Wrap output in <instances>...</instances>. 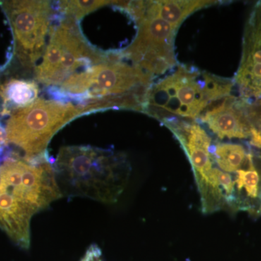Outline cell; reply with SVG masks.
<instances>
[{
	"instance_id": "8fae6325",
	"label": "cell",
	"mask_w": 261,
	"mask_h": 261,
	"mask_svg": "<svg viewBox=\"0 0 261 261\" xmlns=\"http://www.w3.org/2000/svg\"><path fill=\"white\" fill-rule=\"evenodd\" d=\"M249 102L231 94L211 105L197 122L205 125L221 140H250L252 126Z\"/></svg>"
},
{
	"instance_id": "6da1fadb",
	"label": "cell",
	"mask_w": 261,
	"mask_h": 261,
	"mask_svg": "<svg viewBox=\"0 0 261 261\" xmlns=\"http://www.w3.org/2000/svg\"><path fill=\"white\" fill-rule=\"evenodd\" d=\"M62 197L47 154L27 159L0 152V228L19 246L30 247L33 216Z\"/></svg>"
},
{
	"instance_id": "7c38bea8",
	"label": "cell",
	"mask_w": 261,
	"mask_h": 261,
	"mask_svg": "<svg viewBox=\"0 0 261 261\" xmlns=\"http://www.w3.org/2000/svg\"><path fill=\"white\" fill-rule=\"evenodd\" d=\"M152 13L168 23L181 27L183 22L198 10L219 5L221 2L209 0H161L146 1Z\"/></svg>"
},
{
	"instance_id": "8992f818",
	"label": "cell",
	"mask_w": 261,
	"mask_h": 261,
	"mask_svg": "<svg viewBox=\"0 0 261 261\" xmlns=\"http://www.w3.org/2000/svg\"><path fill=\"white\" fill-rule=\"evenodd\" d=\"M135 20L137 32L121 56L152 75L167 73L178 64L175 39L179 27L152 13L146 1L119 2L116 5Z\"/></svg>"
},
{
	"instance_id": "30bf717a",
	"label": "cell",
	"mask_w": 261,
	"mask_h": 261,
	"mask_svg": "<svg viewBox=\"0 0 261 261\" xmlns=\"http://www.w3.org/2000/svg\"><path fill=\"white\" fill-rule=\"evenodd\" d=\"M232 80L242 99L261 98V0L252 5L245 21L241 59Z\"/></svg>"
},
{
	"instance_id": "5b68a950",
	"label": "cell",
	"mask_w": 261,
	"mask_h": 261,
	"mask_svg": "<svg viewBox=\"0 0 261 261\" xmlns=\"http://www.w3.org/2000/svg\"><path fill=\"white\" fill-rule=\"evenodd\" d=\"M74 103L38 99L10 115L5 126L6 145L17 148L21 157L34 159L45 155L53 137L69 122L85 115Z\"/></svg>"
},
{
	"instance_id": "d6986e66",
	"label": "cell",
	"mask_w": 261,
	"mask_h": 261,
	"mask_svg": "<svg viewBox=\"0 0 261 261\" xmlns=\"http://www.w3.org/2000/svg\"><path fill=\"white\" fill-rule=\"evenodd\" d=\"M260 200H261V196H260ZM257 214H261V202H260V207H259L258 211H257Z\"/></svg>"
},
{
	"instance_id": "5bb4252c",
	"label": "cell",
	"mask_w": 261,
	"mask_h": 261,
	"mask_svg": "<svg viewBox=\"0 0 261 261\" xmlns=\"http://www.w3.org/2000/svg\"><path fill=\"white\" fill-rule=\"evenodd\" d=\"M213 159L223 171L236 173L239 170L248 166L253 159L251 149L243 145L229 142L217 143L211 146Z\"/></svg>"
},
{
	"instance_id": "3957f363",
	"label": "cell",
	"mask_w": 261,
	"mask_h": 261,
	"mask_svg": "<svg viewBox=\"0 0 261 261\" xmlns=\"http://www.w3.org/2000/svg\"><path fill=\"white\" fill-rule=\"evenodd\" d=\"M53 167L62 195L103 203L117 202L130 173L126 155L90 146L62 147Z\"/></svg>"
},
{
	"instance_id": "ffe728a7",
	"label": "cell",
	"mask_w": 261,
	"mask_h": 261,
	"mask_svg": "<svg viewBox=\"0 0 261 261\" xmlns=\"http://www.w3.org/2000/svg\"><path fill=\"white\" fill-rule=\"evenodd\" d=\"M99 261H102V259H100Z\"/></svg>"
},
{
	"instance_id": "ba28073f",
	"label": "cell",
	"mask_w": 261,
	"mask_h": 261,
	"mask_svg": "<svg viewBox=\"0 0 261 261\" xmlns=\"http://www.w3.org/2000/svg\"><path fill=\"white\" fill-rule=\"evenodd\" d=\"M161 123L172 132L190 161L200 195L202 212L211 214L221 210L226 203V198L213 167L210 136L196 121L169 119Z\"/></svg>"
},
{
	"instance_id": "277c9868",
	"label": "cell",
	"mask_w": 261,
	"mask_h": 261,
	"mask_svg": "<svg viewBox=\"0 0 261 261\" xmlns=\"http://www.w3.org/2000/svg\"><path fill=\"white\" fill-rule=\"evenodd\" d=\"M233 80L178 63L149 87L142 113L162 123L197 121L213 103L232 94Z\"/></svg>"
},
{
	"instance_id": "52a82bcc",
	"label": "cell",
	"mask_w": 261,
	"mask_h": 261,
	"mask_svg": "<svg viewBox=\"0 0 261 261\" xmlns=\"http://www.w3.org/2000/svg\"><path fill=\"white\" fill-rule=\"evenodd\" d=\"M78 20L64 17L51 28L47 47L36 67V80L51 87L61 85L81 68L85 69L107 59L109 53L94 49L82 35Z\"/></svg>"
},
{
	"instance_id": "ac0fdd59",
	"label": "cell",
	"mask_w": 261,
	"mask_h": 261,
	"mask_svg": "<svg viewBox=\"0 0 261 261\" xmlns=\"http://www.w3.org/2000/svg\"><path fill=\"white\" fill-rule=\"evenodd\" d=\"M102 256V252L97 245H92L89 247L80 261H99Z\"/></svg>"
},
{
	"instance_id": "9a60e30c",
	"label": "cell",
	"mask_w": 261,
	"mask_h": 261,
	"mask_svg": "<svg viewBox=\"0 0 261 261\" xmlns=\"http://www.w3.org/2000/svg\"><path fill=\"white\" fill-rule=\"evenodd\" d=\"M235 187L239 192H244L247 199L255 200L261 196L260 175L254 163V158L250 161L248 166L239 170L236 173Z\"/></svg>"
},
{
	"instance_id": "e0dca14e",
	"label": "cell",
	"mask_w": 261,
	"mask_h": 261,
	"mask_svg": "<svg viewBox=\"0 0 261 261\" xmlns=\"http://www.w3.org/2000/svg\"><path fill=\"white\" fill-rule=\"evenodd\" d=\"M248 116L252 126L249 144L261 150V98L249 102Z\"/></svg>"
},
{
	"instance_id": "9c48e42d",
	"label": "cell",
	"mask_w": 261,
	"mask_h": 261,
	"mask_svg": "<svg viewBox=\"0 0 261 261\" xmlns=\"http://www.w3.org/2000/svg\"><path fill=\"white\" fill-rule=\"evenodd\" d=\"M14 36L15 53L22 64L34 66L47 47L53 9L49 1H3Z\"/></svg>"
},
{
	"instance_id": "7a4b0ae2",
	"label": "cell",
	"mask_w": 261,
	"mask_h": 261,
	"mask_svg": "<svg viewBox=\"0 0 261 261\" xmlns=\"http://www.w3.org/2000/svg\"><path fill=\"white\" fill-rule=\"evenodd\" d=\"M154 80L152 75L125 59L119 51L110 53L106 61L75 73L59 88L51 89L58 100L75 102L86 114L108 109L142 113L146 96Z\"/></svg>"
},
{
	"instance_id": "2e32d148",
	"label": "cell",
	"mask_w": 261,
	"mask_h": 261,
	"mask_svg": "<svg viewBox=\"0 0 261 261\" xmlns=\"http://www.w3.org/2000/svg\"><path fill=\"white\" fill-rule=\"evenodd\" d=\"M116 3L117 1H98V0L61 1L58 3V9L63 16L79 20L84 15L88 14L94 10L108 5H116Z\"/></svg>"
},
{
	"instance_id": "4fadbf2b",
	"label": "cell",
	"mask_w": 261,
	"mask_h": 261,
	"mask_svg": "<svg viewBox=\"0 0 261 261\" xmlns=\"http://www.w3.org/2000/svg\"><path fill=\"white\" fill-rule=\"evenodd\" d=\"M39 89L37 82L23 79H10L0 84V99L3 114L12 113L27 107L38 99Z\"/></svg>"
}]
</instances>
